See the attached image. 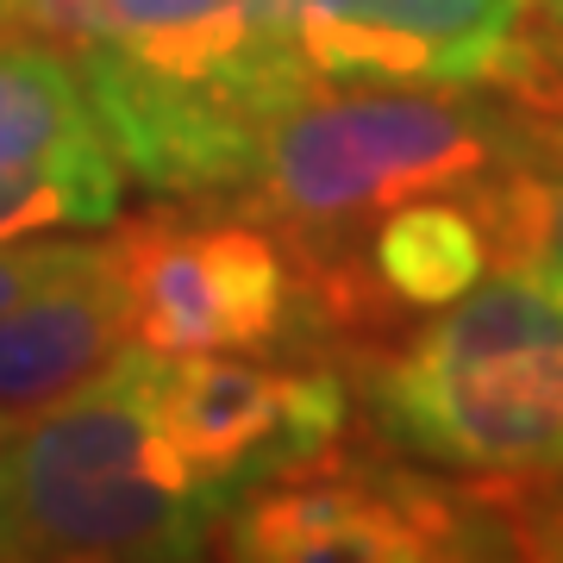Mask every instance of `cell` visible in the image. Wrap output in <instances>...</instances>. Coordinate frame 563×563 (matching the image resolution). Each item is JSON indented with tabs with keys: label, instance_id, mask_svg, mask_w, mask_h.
<instances>
[{
	"label": "cell",
	"instance_id": "6da1fadb",
	"mask_svg": "<svg viewBox=\"0 0 563 563\" xmlns=\"http://www.w3.org/2000/svg\"><path fill=\"white\" fill-rule=\"evenodd\" d=\"M563 144V125L495 88L307 81L263 120L244 176L220 195L325 269L363 225L420 195H483Z\"/></svg>",
	"mask_w": 563,
	"mask_h": 563
},
{
	"label": "cell",
	"instance_id": "7a4b0ae2",
	"mask_svg": "<svg viewBox=\"0 0 563 563\" xmlns=\"http://www.w3.org/2000/svg\"><path fill=\"white\" fill-rule=\"evenodd\" d=\"M125 176L157 201H220L307 69L263 0H88L69 51Z\"/></svg>",
	"mask_w": 563,
	"mask_h": 563
},
{
	"label": "cell",
	"instance_id": "3957f363",
	"mask_svg": "<svg viewBox=\"0 0 563 563\" xmlns=\"http://www.w3.org/2000/svg\"><path fill=\"white\" fill-rule=\"evenodd\" d=\"M363 407L401 457L451 476L563 470V269L495 263L470 295L357 363Z\"/></svg>",
	"mask_w": 563,
	"mask_h": 563
},
{
	"label": "cell",
	"instance_id": "277c9868",
	"mask_svg": "<svg viewBox=\"0 0 563 563\" xmlns=\"http://www.w3.org/2000/svg\"><path fill=\"white\" fill-rule=\"evenodd\" d=\"M213 532L157 439L144 344L0 439V563L201 558Z\"/></svg>",
	"mask_w": 563,
	"mask_h": 563
},
{
	"label": "cell",
	"instance_id": "5b68a950",
	"mask_svg": "<svg viewBox=\"0 0 563 563\" xmlns=\"http://www.w3.org/2000/svg\"><path fill=\"white\" fill-rule=\"evenodd\" d=\"M125 295V332L163 357H325L339 325L295 244L220 201L113 220L107 239Z\"/></svg>",
	"mask_w": 563,
	"mask_h": 563
},
{
	"label": "cell",
	"instance_id": "8992f818",
	"mask_svg": "<svg viewBox=\"0 0 563 563\" xmlns=\"http://www.w3.org/2000/svg\"><path fill=\"white\" fill-rule=\"evenodd\" d=\"M220 558L251 563H457L507 558L483 488L426 476L413 463L325 444L251 488L213 532Z\"/></svg>",
	"mask_w": 563,
	"mask_h": 563
},
{
	"label": "cell",
	"instance_id": "52a82bcc",
	"mask_svg": "<svg viewBox=\"0 0 563 563\" xmlns=\"http://www.w3.org/2000/svg\"><path fill=\"white\" fill-rule=\"evenodd\" d=\"M151 420L195 501L225 520L251 488L344 439L351 383L325 357L151 351Z\"/></svg>",
	"mask_w": 563,
	"mask_h": 563
},
{
	"label": "cell",
	"instance_id": "ba28073f",
	"mask_svg": "<svg viewBox=\"0 0 563 563\" xmlns=\"http://www.w3.org/2000/svg\"><path fill=\"white\" fill-rule=\"evenodd\" d=\"M313 81H426L514 95L563 0H263Z\"/></svg>",
	"mask_w": 563,
	"mask_h": 563
},
{
	"label": "cell",
	"instance_id": "9c48e42d",
	"mask_svg": "<svg viewBox=\"0 0 563 563\" xmlns=\"http://www.w3.org/2000/svg\"><path fill=\"white\" fill-rule=\"evenodd\" d=\"M125 181L76 63L38 38H0V244L101 232L120 220Z\"/></svg>",
	"mask_w": 563,
	"mask_h": 563
},
{
	"label": "cell",
	"instance_id": "30bf717a",
	"mask_svg": "<svg viewBox=\"0 0 563 563\" xmlns=\"http://www.w3.org/2000/svg\"><path fill=\"white\" fill-rule=\"evenodd\" d=\"M125 344H132L125 295L101 239L95 263L32 288L25 301L0 307V413L25 420V413L63 401L69 388L101 376Z\"/></svg>",
	"mask_w": 563,
	"mask_h": 563
},
{
	"label": "cell",
	"instance_id": "8fae6325",
	"mask_svg": "<svg viewBox=\"0 0 563 563\" xmlns=\"http://www.w3.org/2000/svg\"><path fill=\"white\" fill-rule=\"evenodd\" d=\"M501 526L507 558L563 563V470L551 476H470Z\"/></svg>",
	"mask_w": 563,
	"mask_h": 563
},
{
	"label": "cell",
	"instance_id": "7c38bea8",
	"mask_svg": "<svg viewBox=\"0 0 563 563\" xmlns=\"http://www.w3.org/2000/svg\"><path fill=\"white\" fill-rule=\"evenodd\" d=\"M95 257H101V239H63V232L0 244V307L25 301L32 288L69 276V269H81V263H95Z\"/></svg>",
	"mask_w": 563,
	"mask_h": 563
},
{
	"label": "cell",
	"instance_id": "4fadbf2b",
	"mask_svg": "<svg viewBox=\"0 0 563 563\" xmlns=\"http://www.w3.org/2000/svg\"><path fill=\"white\" fill-rule=\"evenodd\" d=\"M0 38H25V32H20V13H13V0H0Z\"/></svg>",
	"mask_w": 563,
	"mask_h": 563
},
{
	"label": "cell",
	"instance_id": "5bb4252c",
	"mask_svg": "<svg viewBox=\"0 0 563 563\" xmlns=\"http://www.w3.org/2000/svg\"><path fill=\"white\" fill-rule=\"evenodd\" d=\"M7 432H13V413H0V439H7Z\"/></svg>",
	"mask_w": 563,
	"mask_h": 563
}]
</instances>
